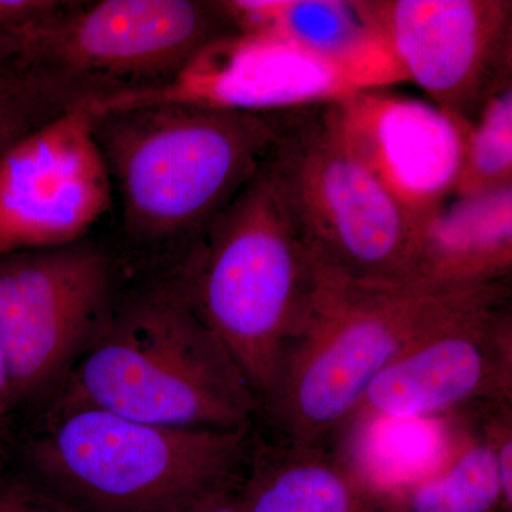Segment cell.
Listing matches in <instances>:
<instances>
[{
	"mask_svg": "<svg viewBox=\"0 0 512 512\" xmlns=\"http://www.w3.org/2000/svg\"><path fill=\"white\" fill-rule=\"evenodd\" d=\"M0 512H80L60 495L46 493L25 481L0 484Z\"/></svg>",
	"mask_w": 512,
	"mask_h": 512,
	"instance_id": "cell-21",
	"label": "cell"
},
{
	"mask_svg": "<svg viewBox=\"0 0 512 512\" xmlns=\"http://www.w3.org/2000/svg\"><path fill=\"white\" fill-rule=\"evenodd\" d=\"M362 86L345 70L276 37L232 32L212 40L173 79L90 101L94 114L181 103L248 114L336 103Z\"/></svg>",
	"mask_w": 512,
	"mask_h": 512,
	"instance_id": "cell-12",
	"label": "cell"
},
{
	"mask_svg": "<svg viewBox=\"0 0 512 512\" xmlns=\"http://www.w3.org/2000/svg\"><path fill=\"white\" fill-rule=\"evenodd\" d=\"M244 512H384L336 444L256 441L241 480Z\"/></svg>",
	"mask_w": 512,
	"mask_h": 512,
	"instance_id": "cell-15",
	"label": "cell"
},
{
	"mask_svg": "<svg viewBox=\"0 0 512 512\" xmlns=\"http://www.w3.org/2000/svg\"><path fill=\"white\" fill-rule=\"evenodd\" d=\"M239 33L276 37L345 70L363 90L406 77L362 0H220Z\"/></svg>",
	"mask_w": 512,
	"mask_h": 512,
	"instance_id": "cell-14",
	"label": "cell"
},
{
	"mask_svg": "<svg viewBox=\"0 0 512 512\" xmlns=\"http://www.w3.org/2000/svg\"><path fill=\"white\" fill-rule=\"evenodd\" d=\"M254 426L177 429L104 410H63L32 456L74 507L163 512L244 473Z\"/></svg>",
	"mask_w": 512,
	"mask_h": 512,
	"instance_id": "cell-6",
	"label": "cell"
},
{
	"mask_svg": "<svg viewBox=\"0 0 512 512\" xmlns=\"http://www.w3.org/2000/svg\"><path fill=\"white\" fill-rule=\"evenodd\" d=\"M15 406L13 399L12 383H10L9 370L6 366L5 356H3L2 348H0V426Z\"/></svg>",
	"mask_w": 512,
	"mask_h": 512,
	"instance_id": "cell-24",
	"label": "cell"
},
{
	"mask_svg": "<svg viewBox=\"0 0 512 512\" xmlns=\"http://www.w3.org/2000/svg\"><path fill=\"white\" fill-rule=\"evenodd\" d=\"M232 32L220 2H67L23 42L19 67L96 101L167 83L202 47Z\"/></svg>",
	"mask_w": 512,
	"mask_h": 512,
	"instance_id": "cell-7",
	"label": "cell"
},
{
	"mask_svg": "<svg viewBox=\"0 0 512 512\" xmlns=\"http://www.w3.org/2000/svg\"><path fill=\"white\" fill-rule=\"evenodd\" d=\"M171 281L241 370L261 410L326 281L261 167Z\"/></svg>",
	"mask_w": 512,
	"mask_h": 512,
	"instance_id": "cell-2",
	"label": "cell"
},
{
	"mask_svg": "<svg viewBox=\"0 0 512 512\" xmlns=\"http://www.w3.org/2000/svg\"><path fill=\"white\" fill-rule=\"evenodd\" d=\"M494 402L512 403L511 285L397 357L370 383L340 433L367 421L441 419Z\"/></svg>",
	"mask_w": 512,
	"mask_h": 512,
	"instance_id": "cell-11",
	"label": "cell"
},
{
	"mask_svg": "<svg viewBox=\"0 0 512 512\" xmlns=\"http://www.w3.org/2000/svg\"><path fill=\"white\" fill-rule=\"evenodd\" d=\"M22 53L23 45L18 37L0 29V70L18 66Z\"/></svg>",
	"mask_w": 512,
	"mask_h": 512,
	"instance_id": "cell-23",
	"label": "cell"
},
{
	"mask_svg": "<svg viewBox=\"0 0 512 512\" xmlns=\"http://www.w3.org/2000/svg\"><path fill=\"white\" fill-rule=\"evenodd\" d=\"M113 202L84 101L0 156V255L77 244Z\"/></svg>",
	"mask_w": 512,
	"mask_h": 512,
	"instance_id": "cell-10",
	"label": "cell"
},
{
	"mask_svg": "<svg viewBox=\"0 0 512 512\" xmlns=\"http://www.w3.org/2000/svg\"><path fill=\"white\" fill-rule=\"evenodd\" d=\"M107 256L79 242L0 255V348L15 403L42 393L107 318Z\"/></svg>",
	"mask_w": 512,
	"mask_h": 512,
	"instance_id": "cell-8",
	"label": "cell"
},
{
	"mask_svg": "<svg viewBox=\"0 0 512 512\" xmlns=\"http://www.w3.org/2000/svg\"><path fill=\"white\" fill-rule=\"evenodd\" d=\"M406 82L463 123L512 83L510 0H362Z\"/></svg>",
	"mask_w": 512,
	"mask_h": 512,
	"instance_id": "cell-9",
	"label": "cell"
},
{
	"mask_svg": "<svg viewBox=\"0 0 512 512\" xmlns=\"http://www.w3.org/2000/svg\"><path fill=\"white\" fill-rule=\"evenodd\" d=\"M92 114L124 238L180 262L258 173L282 119L181 103Z\"/></svg>",
	"mask_w": 512,
	"mask_h": 512,
	"instance_id": "cell-1",
	"label": "cell"
},
{
	"mask_svg": "<svg viewBox=\"0 0 512 512\" xmlns=\"http://www.w3.org/2000/svg\"><path fill=\"white\" fill-rule=\"evenodd\" d=\"M512 185V83L490 97L464 131V157L454 197Z\"/></svg>",
	"mask_w": 512,
	"mask_h": 512,
	"instance_id": "cell-18",
	"label": "cell"
},
{
	"mask_svg": "<svg viewBox=\"0 0 512 512\" xmlns=\"http://www.w3.org/2000/svg\"><path fill=\"white\" fill-rule=\"evenodd\" d=\"M511 268L512 185L451 198L420 222L414 285L493 284Z\"/></svg>",
	"mask_w": 512,
	"mask_h": 512,
	"instance_id": "cell-16",
	"label": "cell"
},
{
	"mask_svg": "<svg viewBox=\"0 0 512 512\" xmlns=\"http://www.w3.org/2000/svg\"><path fill=\"white\" fill-rule=\"evenodd\" d=\"M346 146L420 222L456 195L467 123L392 87L326 104Z\"/></svg>",
	"mask_w": 512,
	"mask_h": 512,
	"instance_id": "cell-13",
	"label": "cell"
},
{
	"mask_svg": "<svg viewBox=\"0 0 512 512\" xmlns=\"http://www.w3.org/2000/svg\"><path fill=\"white\" fill-rule=\"evenodd\" d=\"M443 453L427 473L380 495L384 512H512V491L501 473L490 403L450 414Z\"/></svg>",
	"mask_w": 512,
	"mask_h": 512,
	"instance_id": "cell-17",
	"label": "cell"
},
{
	"mask_svg": "<svg viewBox=\"0 0 512 512\" xmlns=\"http://www.w3.org/2000/svg\"><path fill=\"white\" fill-rule=\"evenodd\" d=\"M511 285L362 286L326 278L262 403L272 439L329 444L367 387L430 332Z\"/></svg>",
	"mask_w": 512,
	"mask_h": 512,
	"instance_id": "cell-3",
	"label": "cell"
},
{
	"mask_svg": "<svg viewBox=\"0 0 512 512\" xmlns=\"http://www.w3.org/2000/svg\"><path fill=\"white\" fill-rule=\"evenodd\" d=\"M79 407L177 429H242L259 412L241 370L171 279L104 320L60 400V412Z\"/></svg>",
	"mask_w": 512,
	"mask_h": 512,
	"instance_id": "cell-4",
	"label": "cell"
},
{
	"mask_svg": "<svg viewBox=\"0 0 512 512\" xmlns=\"http://www.w3.org/2000/svg\"><path fill=\"white\" fill-rule=\"evenodd\" d=\"M67 2L0 0V29L25 42L59 15Z\"/></svg>",
	"mask_w": 512,
	"mask_h": 512,
	"instance_id": "cell-20",
	"label": "cell"
},
{
	"mask_svg": "<svg viewBox=\"0 0 512 512\" xmlns=\"http://www.w3.org/2000/svg\"><path fill=\"white\" fill-rule=\"evenodd\" d=\"M261 171L323 274L414 285L420 221L346 146L326 104L282 113Z\"/></svg>",
	"mask_w": 512,
	"mask_h": 512,
	"instance_id": "cell-5",
	"label": "cell"
},
{
	"mask_svg": "<svg viewBox=\"0 0 512 512\" xmlns=\"http://www.w3.org/2000/svg\"><path fill=\"white\" fill-rule=\"evenodd\" d=\"M80 103L84 101L30 70H0V156Z\"/></svg>",
	"mask_w": 512,
	"mask_h": 512,
	"instance_id": "cell-19",
	"label": "cell"
},
{
	"mask_svg": "<svg viewBox=\"0 0 512 512\" xmlns=\"http://www.w3.org/2000/svg\"><path fill=\"white\" fill-rule=\"evenodd\" d=\"M242 474L163 512H244L241 503Z\"/></svg>",
	"mask_w": 512,
	"mask_h": 512,
	"instance_id": "cell-22",
	"label": "cell"
}]
</instances>
